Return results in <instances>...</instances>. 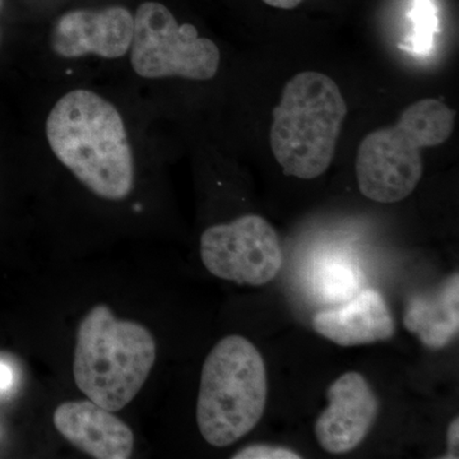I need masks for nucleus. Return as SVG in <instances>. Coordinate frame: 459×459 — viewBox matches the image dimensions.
Returning <instances> with one entry per match:
<instances>
[{
	"mask_svg": "<svg viewBox=\"0 0 459 459\" xmlns=\"http://www.w3.org/2000/svg\"><path fill=\"white\" fill-rule=\"evenodd\" d=\"M268 377L261 352L246 337L231 334L211 350L202 368L197 424L205 442L225 448L261 421Z\"/></svg>",
	"mask_w": 459,
	"mask_h": 459,
	"instance_id": "obj_5",
	"label": "nucleus"
},
{
	"mask_svg": "<svg viewBox=\"0 0 459 459\" xmlns=\"http://www.w3.org/2000/svg\"><path fill=\"white\" fill-rule=\"evenodd\" d=\"M446 443H448V451H446V458L457 459L459 448V420L455 418L449 424L448 431H446Z\"/></svg>",
	"mask_w": 459,
	"mask_h": 459,
	"instance_id": "obj_16",
	"label": "nucleus"
},
{
	"mask_svg": "<svg viewBox=\"0 0 459 459\" xmlns=\"http://www.w3.org/2000/svg\"><path fill=\"white\" fill-rule=\"evenodd\" d=\"M51 151L100 198L122 201L134 186V160L122 115L98 93L75 90L47 120Z\"/></svg>",
	"mask_w": 459,
	"mask_h": 459,
	"instance_id": "obj_1",
	"label": "nucleus"
},
{
	"mask_svg": "<svg viewBox=\"0 0 459 459\" xmlns=\"http://www.w3.org/2000/svg\"><path fill=\"white\" fill-rule=\"evenodd\" d=\"M199 250L211 274L238 285H265L283 263L279 234L258 214L211 226L202 234Z\"/></svg>",
	"mask_w": 459,
	"mask_h": 459,
	"instance_id": "obj_7",
	"label": "nucleus"
},
{
	"mask_svg": "<svg viewBox=\"0 0 459 459\" xmlns=\"http://www.w3.org/2000/svg\"><path fill=\"white\" fill-rule=\"evenodd\" d=\"M12 379H13V376H12L11 368L0 361V391L11 385Z\"/></svg>",
	"mask_w": 459,
	"mask_h": 459,
	"instance_id": "obj_18",
	"label": "nucleus"
},
{
	"mask_svg": "<svg viewBox=\"0 0 459 459\" xmlns=\"http://www.w3.org/2000/svg\"><path fill=\"white\" fill-rule=\"evenodd\" d=\"M0 7H2V0H0Z\"/></svg>",
	"mask_w": 459,
	"mask_h": 459,
	"instance_id": "obj_20",
	"label": "nucleus"
},
{
	"mask_svg": "<svg viewBox=\"0 0 459 459\" xmlns=\"http://www.w3.org/2000/svg\"><path fill=\"white\" fill-rule=\"evenodd\" d=\"M404 327L424 346L442 350L459 332V276L452 274L434 291L412 296L403 316Z\"/></svg>",
	"mask_w": 459,
	"mask_h": 459,
	"instance_id": "obj_12",
	"label": "nucleus"
},
{
	"mask_svg": "<svg viewBox=\"0 0 459 459\" xmlns=\"http://www.w3.org/2000/svg\"><path fill=\"white\" fill-rule=\"evenodd\" d=\"M134 17L128 9H78L57 21L53 49L57 56L80 57L93 54L117 59L131 49Z\"/></svg>",
	"mask_w": 459,
	"mask_h": 459,
	"instance_id": "obj_9",
	"label": "nucleus"
},
{
	"mask_svg": "<svg viewBox=\"0 0 459 459\" xmlns=\"http://www.w3.org/2000/svg\"><path fill=\"white\" fill-rule=\"evenodd\" d=\"M5 437H7V431H5L4 424H3L2 419H0V446L4 443Z\"/></svg>",
	"mask_w": 459,
	"mask_h": 459,
	"instance_id": "obj_19",
	"label": "nucleus"
},
{
	"mask_svg": "<svg viewBox=\"0 0 459 459\" xmlns=\"http://www.w3.org/2000/svg\"><path fill=\"white\" fill-rule=\"evenodd\" d=\"M263 2L273 8L294 9L303 3V0H263Z\"/></svg>",
	"mask_w": 459,
	"mask_h": 459,
	"instance_id": "obj_17",
	"label": "nucleus"
},
{
	"mask_svg": "<svg viewBox=\"0 0 459 459\" xmlns=\"http://www.w3.org/2000/svg\"><path fill=\"white\" fill-rule=\"evenodd\" d=\"M455 113L437 99L404 108L394 126L369 133L359 146L356 178L361 195L397 204L416 189L424 172L421 151L451 137Z\"/></svg>",
	"mask_w": 459,
	"mask_h": 459,
	"instance_id": "obj_4",
	"label": "nucleus"
},
{
	"mask_svg": "<svg viewBox=\"0 0 459 459\" xmlns=\"http://www.w3.org/2000/svg\"><path fill=\"white\" fill-rule=\"evenodd\" d=\"M135 74L148 80L181 77L210 81L220 66V50L212 40L199 38L190 23L179 25L161 3L138 8L131 45Z\"/></svg>",
	"mask_w": 459,
	"mask_h": 459,
	"instance_id": "obj_6",
	"label": "nucleus"
},
{
	"mask_svg": "<svg viewBox=\"0 0 459 459\" xmlns=\"http://www.w3.org/2000/svg\"><path fill=\"white\" fill-rule=\"evenodd\" d=\"M156 356V341L150 329L117 318L108 305L99 304L78 327L74 383L89 400L117 412L140 394Z\"/></svg>",
	"mask_w": 459,
	"mask_h": 459,
	"instance_id": "obj_2",
	"label": "nucleus"
},
{
	"mask_svg": "<svg viewBox=\"0 0 459 459\" xmlns=\"http://www.w3.org/2000/svg\"><path fill=\"white\" fill-rule=\"evenodd\" d=\"M327 395L329 404L316 420V437L325 452L344 455L369 434L379 402L368 380L356 371L338 377Z\"/></svg>",
	"mask_w": 459,
	"mask_h": 459,
	"instance_id": "obj_8",
	"label": "nucleus"
},
{
	"mask_svg": "<svg viewBox=\"0 0 459 459\" xmlns=\"http://www.w3.org/2000/svg\"><path fill=\"white\" fill-rule=\"evenodd\" d=\"M346 115L342 92L331 77L312 71L294 75L272 111L271 150L283 174L303 180L325 174Z\"/></svg>",
	"mask_w": 459,
	"mask_h": 459,
	"instance_id": "obj_3",
	"label": "nucleus"
},
{
	"mask_svg": "<svg viewBox=\"0 0 459 459\" xmlns=\"http://www.w3.org/2000/svg\"><path fill=\"white\" fill-rule=\"evenodd\" d=\"M410 17L413 22V35L410 36L401 49L424 53L433 44L434 33L437 30V9L433 0H413Z\"/></svg>",
	"mask_w": 459,
	"mask_h": 459,
	"instance_id": "obj_14",
	"label": "nucleus"
},
{
	"mask_svg": "<svg viewBox=\"0 0 459 459\" xmlns=\"http://www.w3.org/2000/svg\"><path fill=\"white\" fill-rule=\"evenodd\" d=\"M234 459H299L301 455L291 449L282 448V446H247L241 449L237 455H232Z\"/></svg>",
	"mask_w": 459,
	"mask_h": 459,
	"instance_id": "obj_15",
	"label": "nucleus"
},
{
	"mask_svg": "<svg viewBox=\"0 0 459 459\" xmlns=\"http://www.w3.org/2000/svg\"><path fill=\"white\" fill-rule=\"evenodd\" d=\"M358 270L344 258L320 262L314 273V286L325 303H342L352 299L360 286Z\"/></svg>",
	"mask_w": 459,
	"mask_h": 459,
	"instance_id": "obj_13",
	"label": "nucleus"
},
{
	"mask_svg": "<svg viewBox=\"0 0 459 459\" xmlns=\"http://www.w3.org/2000/svg\"><path fill=\"white\" fill-rule=\"evenodd\" d=\"M53 422L65 440L92 458L128 459L134 449L132 429L89 398L63 402L54 411Z\"/></svg>",
	"mask_w": 459,
	"mask_h": 459,
	"instance_id": "obj_10",
	"label": "nucleus"
},
{
	"mask_svg": "<svg viewBox=\"0 0 459 459\" xmlns=\"http://www.w3.org/2000/svg\"><path fill=\"white\" fill-rule=\"evenodd\" d=\"M313 328L338 346H362L394 337V318L385 299L374 289L362 290L346 304L313 316Z\"/></svg>",
	"mask_w": 459,
	"mask_h": 459,
	"instance_id": "obj_11",
	"label": "nucleus"
}]
</instances>
